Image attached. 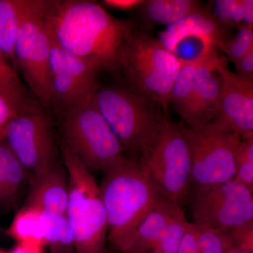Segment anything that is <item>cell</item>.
I'll list each match as a JSON object with an SVG mask.
<instances>
[{
  "label": "cell",
  "instance_id": "obj_11",
  "mask_svg": "<svg viewBox=\"0 0 253 253\" xmlns=\"http://www.w3.org/2000/svg\"><path fill=\"white\" fill-rule=\"evenodd\" d=\"M100 71L94 63L60 45L52 36L50 75L53 107L61 112L91 103L101 86L98 78Z\"/></svg>",
  "mask_w": 253,
  "mask_h": 253
},
{
  "label": "cell",
  "instance_id": "obj_5",
  "mask_svg": "<svg viewBox=\"0 0 253 253\" xmlns=\"http://www.w3.org/2000/svg\"><path fill=\"white\" fill-rule=\"evenodd\" d=\"M61 151L69 191L66 216L74 234L76 253H109V226L99 186L90 171L62 143Z\"/></svg>",
  "mask_w": 253,
  "mask_h": 253
},
{
  "label": "cell",
  "instance_id": "obj_32",
  "mask_svg": "<svg viewBox=\"0 0 253 253\" xmlns=\"http://www.w3.org/2000/svg\"><path fill=\"white\" fill-rule=\"evenodd\" d=\"M177 253H199L197 230L194 223H188Z\"/></svg>",
  "mask_w": 253,
  "mask_h": 253
},
{
  "label": "cell",
  "instance_id": "obj_22",
  "mask_svg": "<svg viewBox=\"0 0 253 253\" xmlns=\"http://www.w3.org/2000/svg\"><path fill=\"white\" fill-rule=\"evenodd\" d=\"M30 96L17 71L0 49V97L16 115Z\"/></svg>",
  "mask_w": 253,
  "mask_h": 253
},
{
  "label": "cell",
  "instance_id": "obj_21",
  "mask_svg": "<svg viewBox=\"0 0 253 253\" xmlns=\"http://www.w3.org/2000/svg\"><path fill=\"white\" fill-rule=\"evenodd\" d=\"M18 243L46 246V222L44 212L24 206L18 211L7 231Z\"/></svg>",
  "mask_w": 253,
  "mask_h": 253
},
{
  "label": "cell",
  "instance_id": "obj_1",
  "mask_svg": "<svg viewBox=\"0 0 253 253\" xmlns=\"http://www.w3.org/2000/svg\"><path fill=\"white\" fill-rule=\"evenodd\" d=\"M44 18L60 45L111 73L118 72L123 46L137 26L88 0H54Z\"/></svg>",
  "mask_w": 253,
  "mask_h": 253
},
{
  "label": "cell",
  "instance_id": "obj_23",
  "mask_svg": "<svg viewBox=\"0 0 253 253\" xmlns=\"http://www.w3.org/2000/svg\"><path fill=\"white\" fill-rule=\"evenodd\" d=\"M200 64L201 63H182L173 84L170 104H173L174 109L184 120L187 116L194 97L197 82V69Z\"/></svg>",
  "mask_w": 253,
  "mask_h": 253
},
{
  "label": "cell",
  "instance_id": "obj_19",
  "mask_svg": "<svg viewBox=\"0 0 253 253\" xmlns=\"http://www.w3.org/2000/svg\"><path fill=\"white\" fill-rule=\"evenodd\" d=\"M196 0H147L139 7L141 22L147 26L172 25L202 9Z\"/></svg>",
  "mask_w": 253,
  "mask_h": 253
},
{
  "label": "cell",
  "instance_id": "obj_3",
  "mask_svg": "<svg viewBox=\"0 0 253 253\" xmlns=\"http://www.w3.org/2000/svg\"><path fill=\"white\" fill-rule=\"evenodd\" d=\"M91 103L117 136L126 157L136 161L154 144L166 118L154 101L123 86H101Z\"/></svg>",
  "mask_w": 253,
  "mask_h": 253
},
{
  "label": "cell",
  "instance_id": "obj_30",
  "mask_svg": "<svg viewBox=\"0 0 253 253\" xmlns=\"http://www.w3.org/2000/svg\"><path fill=\"white\" fill-rule=\"evenodd\" d=\"M226 232L230 238L233 247L253 252V221Z\"/></svg>",
  "mask_w": 253,
  "mask_h": 253
},
{
  "label": "cell",
  "instance_id": "obj_12",
  "mask_svg": "<svg viewBox=\"0 0 253 253\" xmlns=\"http://www.w3.org/2000/svg\"><path fill=\"white\" fill-rule=\"evenodd\" d=\"M44 16L24 23L14 46L16 69L22 73L34 97L46 109L53 107L50 75L52 36Z\"/></svg>",
  "mask_w": 253,
  "mask_h": 253
},
{
  "label": "cell",
  "instance_id": "obj_35",
  "mask_svg": "<svg viewBox=\"0 0 253 253\" xmlns=\"http://www.w3.org/2000/svg\"><path fill=\"white\" fill-rule=\"evenodd\" d=\"M144 2L143 0H104L102 4L111 9L128 11L139 8Z\"/></svg>",
  "mask_w": 253,
  "mask_h": 253
},
{
  "label": "cell",
  "instance_id": "obj_39",
  "mask_svg": "<svg viewBox=\"0 0 253 253\" xmlns=\"http://www.w3.org/2000/svg\"><path fill=\"white\" fill-rule=\"evenodd\" d=\"M0 253H7L6 252H4V251H1V250H0Z\"/></svg>",
  "mask_w": 253,
  "mask_h": 253
},
{
  "label": "cell",
  "instance_id": "obj_8",
  "mask_svg": "<svg viewBox=\"0 0 253 253\" xmlns=\"http://www.w3.org/2000/svg\"><path fill=\"white\" fill-rule=\"evenodd\" d=\"M51 121L46 108L30 96L8 128L5 142L24 168L29 182L59 163Z\"/></svg>",
  "mask_w": 253,
  "mask_h": 253
},
{
  "label": "cell",
  "instance_id": "obj_10",
  "mask_svg": "<svg viewBox=\"0 0 253 253\" xmlns=\"http://www.w3.org/2000/svg\"><path fill=\"white\" fill-rule=\"evenodd\" d=\"M194 224L228 231L253 221V192L236 179L194 187L191 198Z\"/></svg>",
  "mask_w": 253,
  "mask_h": 253
},
{
  "label": "cell",
  "instance_id": "obj_34",
  "mask_svg": "<svg viewBox=\"0 0 253 253\" xmlns=\"http://www.w3.org/2000/svg\"><path fill=\"white\" fill-rule=\"evenodd\" d=\"M14 116L6 101L0 97V141L4 140L8 128Z\"/></svg>",
  "mask_w": 253,
  "mask_h": 253
},
{
  "label": "cell",
  "instance_id": "obj_33",
  "mask_svg": "<svg viewBox=\"0 0 253 253\" xmlns=\"http://www.w3.org/2000/svg\"><path fill=\"white\" fill-rule=\"evenodd\" d=\"M236 73L242 79L253 82V49L235 63Z\"/></svg>",
  "mask_w": 253,
  "mask_h": 253
},
{
  "label": "cell",
  "instance_id": "obj_20",
  "mask_svg": "<svg viewBox=\"0 0 253 253\" xmlns=\"http://www.w3.org/2000/svg\"><path fill=\"white\" fill-rule=\"evenodd\" d=\"M27 181L24 168L5 141H0V205L14 202Z\"/></svg>",
  "mask_w": 253,
  "mask_h": 253
},
{
  "label": "cell",
  "instance_id": "obj_27",
  "mask_svg": "<svg viewBox=\"0 0 253 253\" xmlns=\"http://www.w3.org/2000/svg\"><path fill=\"white\" fill-rule=\"evenodd\" d=\"M234 179L253 192V136L242 139L236 149Z\"/></svg>",
  "mask_w": 253,
  "mask_h": 253
},
{
  "label": "cell",
  "instance_id": "obj_31",
  "mask_svg": "<svg viewBox=\"0 0 253 253\" xmlns=\"http://www.w3.org/2000/svg\"><path fill=\"white\" fill-rule=\"evenodd\" d=\"M239 0H215L210 6L212 14L219 24L226 29L231 27V16Z\"/></svg>",
  "mask_w": 253,
  "mask_h": 253
},
{
  "label": "cell",
  "instance_id": "obj_6",
  "mask_svg": "<svg viewBox=\"0 0 253 253\" xmlns=\"http://www.w3.org/2000/svg\"><path fill=\"white\" fill-rule=\"evenodd\" d=\"M61 143L90 171L104 173L128 158L117 136L89 104L61 111Z\"/></svg>",
  "mask_w": 253,
  "mask_h": 253
},
{
  "label": "cell",
  "instance_id": "obj_4",
  "mask_svg": "<svg viewBox=\"0 0 253 253\" xmlns=\"http://www.w3.org/2000/svg\"><path fill=\"white\" fill-rule=\"evenodd\" d=\"M181 63L159 40L136 26L120 55L118 71L127 88L154 101L165 113Z\"/></svg>",
  "mask_w": 253,
  "mask_h": 253
},
{
  "label": "cell",
  "instance_id": "obj_18",
  "mask_svg": "<svg viewBox=\"0 0 253 253\" xmlns=\"http://www.w3.org/2000/svg\"><path fill=\"white\" fill-rule=\"evenodd\" d=\"M177 206L165 198L160 200L136 227L126 253H153Z\"/></svg>",
  "mask_w": 253,
  "mask_h": 253
},
{
  "label": "cell",
  "instance_id": "obj_16",
  "mask_svg": "<svg viewBox=\"0 0 253 253\" xmlns=\"http://www.w3.org/2000/svg\"><path fill=\"white\" fill-rule=\"evenodd\" d=\"M68 194L67 174L59 162L47 172L30 181L24 206L36 208L50 215H66Z\"/></svg>",
  "mask_w": 253,
  "mask_h": 253
},
{
  "label": "cell",
  "instance_id": "obj_7",
  "mask_svg": "<svg viewBox=\"0 0 253 253\" xmlns=\"http://www.w3.org/2000/svg\"><path fill=\"white\" fill-rule=\"evenodd\" d=\"M139 162L163 197L180 206L187 199L191 163L182 126L166 117L154 144Z\"/></svg>",
  "mask_w": 253,
  "mask_h": 253
},
{
  "label": "cell",
  "instance_id": "obj_36",
  "mask_svg": "<svg viewBox=\"0 0 253 253\" xmlns=\"http://www.w3.org/2000/svg\"><path fill=\"white\" fill-rule=\"evenodd\" d=\"M44 246L29 243H18L11 253H44Z\"/></svg>",
  "mask_w": 253,
  "mask_h": 253
},
{
  "label": "cell",
  "instance_id": "obj_37",
  "mask_svg": "<svg viewBox=\"0 0 253 253\" xmlns=\"http://www.w3.org/2000/svg\"><path fill=\"white\" fill-rule=\"evenodd\" d=\"M244 24L253 26V0H241Z\"/></svg>",
  "mask_w": 253,
  "mask_h": 253
},
{
  "label": "cell",
  "instance_id": "obj_25",
  "mask_svg": "<svg viewBox=\"0 0 253 253\" xmlns=\"http://www.w3.org/2000/svg\"><path fill=\"white\" fill-rule=\"evenodd\" d=\"M46 246L51 253H76L74 234L66 215L45 214Z\"/></svg>",
  "mask_w": 253,
  "mask_h": 253
},
{
  "label": "cell",
  "instance_id": "obj_9",
  "mask_svg": "<svg viewBox=\"0 0 253 253\" xmlns=\"http://www.w3.org/2000/svg\"><path fill=\"white\" fill-rule=\"evenodd\" d=\"M191 163V185H212L234 179V158L242 138L215 123L182 126Z\"/></svg>",
  "mask_w": 253,
  "mask_h": 253
},
{
  "label": "cell",
  "instance_id": "obj_24",
  "mask_svg": "<svg viewBox=\"0 0 253 253\" xmlns=\"http://www.w3.org/2000/svg\"><path fill=\"white\" fill-rule=\"evenodd\" d=\"M171 53L181 64L201 63L217 54V50L212 41L206 37L191 35L176 42Z\"/></svg>",
  "mask_w": 253,
  "mask_h": 253
},
{
  "label": "cell",
  "instance_id": "obj_17",
  "mask_svg": "<svg viewBox=\"0 0 253 253\" xmlns=\"http://www.w3.org/2000/svg\"><path fill=\"white\" fill-rule=\"evenodd\" d=\"M227 30L215 19L210 6H203L199 11L168 26L158 40L170 52L176 42L191 35L206 37L216 48L221 49L227 39Z\"/></svg>",
  "mask_w": 253,
  "mask_h": 253
},
{
  "label": "cell",
  "instance_id": "obj_38",
  "mask_svg": "<svg viewBox=\"0 0 253 253\" xmlns=\"http://www.w3.org/2000/svg\"><path fill=\"white\" fill-rule=\"evenodd\" d=\"M226 253H253V252H250V251H244V250H241L236 249V248L232 247L229 249Z\"/></svg>",
  "mask_w": 253,
  "mask_h": 253
},
{
  "label": "cell",
  "instance_id": "obj_2",
  "mask_svg": "<svg viewBox=\"0 0 253 253\" xmlns=\"http://www.w3.org/2000/svg\"><path fill=\"white\" fill-rule=\"evenodd\" d=\"M99 189L107 215V240L115 251L126 253L140 221L164 197L139 161L129 158L105 172Z\"/></svg>",
  "mask_w": 253,
  "mask_h": 253
},
{
  "label": "cell",
  "instance_id": "obj_15",
  "mask_svg": "<svg viewBox=\"0 0 253 253\" xmlns=\"http://www.w3.org/2000/svg\"><path fill=\"white\" fill-rule=\"evenodd\" d=\"M54 0H0V49L15 69L14 46L24 23L45 16Z\"/></svg>",
  "mask_w": 253,
  "mask_h": 253
},
{
  "label": "cell",
  "instance_id": "obj_13",
  "mask_svg": "<svg viewBox=\"0 0 253 253\" xmlns=\"http://www.w3.org/2000/svg\"><path fill=\"white\" fill-rule=\"evenodd\" d=\"M216 71L221 78V94L212 122L242 139L253 136V82L229 71L226 58L218 64Z\"/></svg>",
  "mask_w": 253,
  "mask_h": 253
},
{
  "label": "cell",
  "instance_id": "obj_26",
  "mask_svg": "<svg viewBox=\"0 0 253 253\" xmlns=\"http://www.w3.org/2000/svg\"><path fill=\"white\" fill-rule=\"evenodd\" d=\"M188 223L182 208L178 205L161 233L153 253H177Z\"/></svg>",
  "mask_w": 253,
  "mask_h": 253
},
{
  "label": "cell",
  "instance_id": "obj_14",
  "mask_svg": "<svg viewBox=\"0 0 253 253\" xmlns=\"http://www.w3.org/2000/svg\"><path fill=\"white\" fill-rule=\"evenodd\" d=\"M224 58L217 53L198 67L194 97L184 119L187 126H205L215 117L221 94V78L216 70Z\"/></svg>",
  "mask_w": 253,
  "mask_h": 253
},
{
  "label": "cell",
  "instance_id": "obj_28",
  "mask_svg": "<svg viewBox=\"0 0 253 253\" xmlns=\"http://www.w3.org/2000/svg\"><path fill=\"white\" fill-rule=\"evenodd\" d=\"M196 225L199 253H226L233 247L230 238L226 231L206 226Z\"/></svg>",
  "mask_w": 253,
  "mask_h": 253
},
{
  "label": "cell",
  "instance_id": "obj_29",
  "mask_svg": "<svg viewBox=\"0 0 253 253\" xmlns=\"http://www.w3.org/2000/svg\"><path fill=\"white\" fill-rule=\"evenodd\" d=\"M251 49H253V26L242 24L238 27L235 36L226 39L220 49L227 55L231 62L235 63Z\"/></svg>",
  "mask_w": 253,
  "mask_h": 253
}]
</instances>
